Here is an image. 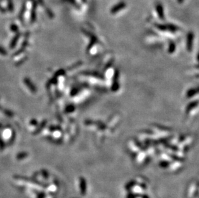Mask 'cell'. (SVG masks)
<instances>
[{
    "instance_id": "1",
    "label": "cell",
    "mask_w": 199,
    "mask_h": 198,
    "mask_svg": "<svg viewBox=\"0 0 199 198\" xmlns=\"http://www.w3.org/2000/svg\"><path fill=\"white\" fill-rule=\"evenodd\" d=\"M126 7V3L124 1H121L118 3L117 4H116L114 5V6L112 7V9H111V12L113 13H116L119 12V10H121V9H124V7Z\"/></svg>"
},
{
    "instance_id": "2",
    "label": "cell",
    "mask_w": 199,
    "mask_h": 198,
    "mask_svg": "<svg viewBox=\"0 0 199 198\" xmlns=\"http://www.w3.org/2000/svg\"><path fill=\"white\" fill-rule=\"evenodd\" d=\"M156 10L158 13L159 17L161 18H164V9L161 3H158L156 5Z\"/></svg>"
},
{
    "instance_id": "3",
    "label": "cell",
    "mask_w": 199,
    "mask_h": 198,
    "mask_svg": "<svg viewBox=\"0 0 199 198\" xmlns=\"http://www.w3.org/2000/svg\"><path fill=\"white\" fill-rule=\"evenodd\" d=\"M177 1L179 3H182L183 1H184V0H177Z\"/></svg>"
}]
</instances>
